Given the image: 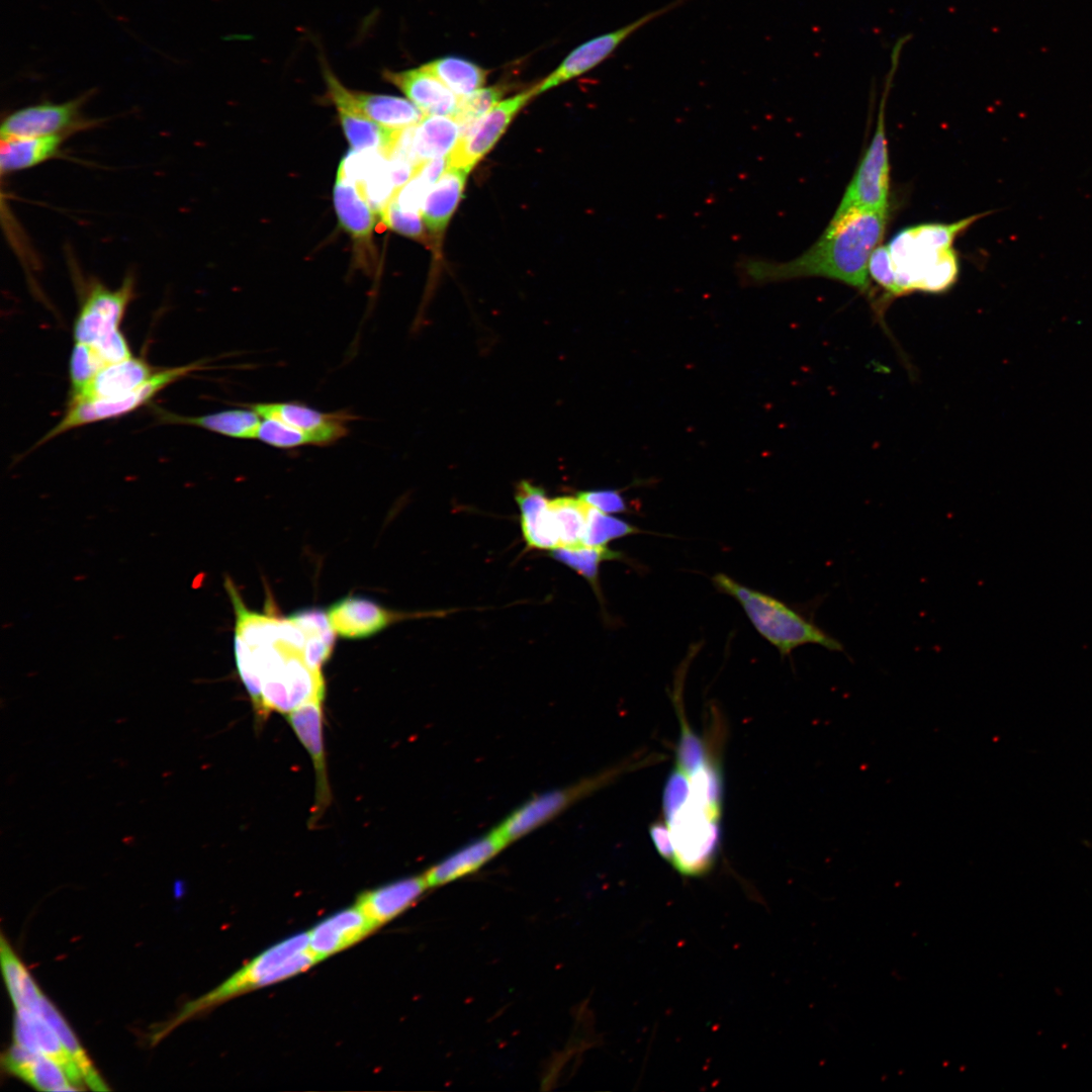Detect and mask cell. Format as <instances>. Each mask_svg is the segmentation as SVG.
Listing matches in <instances>:
<instances>
[{
    "label": "cell",
    "mask_w": 1092,
    "mask_h": 1092,
    "mask_svg": "<svg viewBox=\"0 0 1092 1092\" xmlns=\"http://www.w3.org/2000/svg\"><path fill=\"white\" fill-rule=\"evenodd\" d=\"M712 581L720 593L739 603L755 630L782 656H789L796 648L806 644H817L832 652H844L839 640L786 603L743 585L724 573H717Z\"/></svg>",
    "instance_id": "4"
},
{
    "label": "cell",
    "mask_w": 1092,
    "mask_h": 1092,
    "mask_svg": "<svg viewBox=\"0 0 1092 1092\" xmlns=\"http://www.w3.org/2000/svg\"><path fill=\"white\" fill-rule=\"evenodd\" d=\"M3 1069L10 1075L41 1091L79 1090L64 1070L52 1059L13 1042L1 1058Z\"/></svg>",
    "instance_id": "27"
},
{
    "label": "cell",
    "mask_w": 1092,
    "mask_h": 1092,
    "mask_svg": "<svg viewBox=\"0 0 1092 1092\" xmlns=\"http://www.w3.org/2000/svg\"><path fill=\"white\" fill-rule=\"evenodd\" d=\"M324 696L322 670L311 668L302 655H294L262 684V715L271 711L288 714L307 702L323 701Z\"/></svg>",
    "instance_id": "12"
},
{
    "label": "cell",
    "mask_w": 1092,
    "mask_h": 1092,
    "mask_svg": "<svg viewBox=\"0 0 1092 1092\" xmlns=\"http://www.w3.org/2000/svg\"><path fill=\"white\" fill-rule=\"evenodd\" d=\"M335 210L342 229L352 238L356 251L373 256L375 215L360 185L339 166L333 191Z\"/></svg>",
    "instance_id": "16"
},
{
    "label": "cell",
    "mask_w": 1092,
    "mask_h": 1092,
    "mask_svg": "<svg viewBox=\"0 0 1092 1092\" xmlns=\"http://www.w3.org/2000/svg\"><path fill=\"white\" fill-rule=\"evenodd\" d=\"M201 368L200 362H195L156 371L144 384L121 399L69 401L63 418L39 440L36 446L43 445L70 430L131 413L149 402L170 384Z\"/></svg>",
    "instance_id": "7"
},
{
    "label": "cell",
    "mask_w": 1092,
    "mask_h": 1092,
    "mask_svg": "<svg viewBox=\"0 0 1092 1092\" xmlns=\"http://www.w3.org/2000/svg\"><path fill=\"white\" fill-rule=\"evenodd\" d=\"M601 780L602 777L536 795L514 810L494 830L509 844L559 815L575 800L595 789Z\"/></svg>",
    "instance_id": "14"
},
{
    "label": "cell",
    "mask_w": 1092,
    "mask_h": 1092,
    "mask_svg": "<svg viewBox=\"0 0 1092 1092\" xmlns=\"http://www.w3.org/2000/svg\"><path fill=\"white\" fill-rule=\"evenodd\" d=\"M262 419H276L301 431L312 445L326 446L344 438L356 417L349 412L324 413L300 402H259L244 404Z\"/></svg>",
    "instance_id": "13"
},
{
    "label": "cell",
    "mask_w": 1092,
    "mask_h": 1092,
    "mask_svg": "<svg viewBox=\"0 0 1092 1092\" xmlns=\"http://www.w3.org/2000/svg\"><path fill=\"white\" fill-rule=\"evenodd\" d=\"M256 439L281 449L312 445L309 437L301 431L271 418H265L261 421Z\"/></svg>",
    "instance_id": "41"
},
{
    "label": "cell",
    "mask_w": 1092,
    "mask_h": 1092,
    "mask_svg": "<svg viewBox=\"0 0 1092 1092\" xmlns=\"http://www.w3.org/2000/svg\"><path fill=\"white\" fill-rule=\"evenodd\" d=\"M332 85L354 109L385 127L405 130L419 124L426 116L411 100L350 90L337 77L333 78Z\"/></svg>",
    "instance_id": "22"
},
{
    "label": "cell",
    "mask_w": 1092,
    "mask_h": 1092,
    "mask_svg": "<svg viewBox=\"0 0 1092 1092\" xmlns=\"http://www.w3.org/2000/svg\"><path fill=\"white\" fill-rule=\"evenodd\" d=\"M686 0H674L648 12L616 30L594 37L575 48L560 65L534 87L536 96L576 78L609 58L629 36L655 18L680 6Z\"/></svg>",
    "instance_id": "10"
},
{
    "label": "cell",
    "mask_w": 1092,
    "mask_h": 1092,
    "mask_svg": "<svg viewBox=\"0 0 1092 1092\" xmlns=\"http://www.w3.org/2000/svg\"><path fill=\"white\" fill-rule=\"evenodd\" d=\"M428 889L424 874L406 877L363 892L355 905L378 928L412 907Z\"/></svg>",
    "instance_id": "23"
},
{
    "label": "cell",
    "mask_w": 1092,
    "mask_h": 1092,
    "mask_svg": "<svg viewBox=\"0 0 1092 1092\" xmlns=\"http://www.w3.org/2000/svg\"><path fill=\"white\" fill-rule=\"evenodd\" d=\"M458 97L482 88L487 72L480 66L457 57H444L423 65Z\"/></svg>",
    "instance_id": "35"
},
{
    "label": "cell",
    "mask_w": 1092,
    "mask_h": 1092,
    "mask_svg": "<svg viewBox=\"0 0 1092 1092\" xmlns=\"http://www.w3.org/2000/svg\"><path fill=\"white\" fill-rule=\"evenodd\" d=\"M378 212L383 224L392 231L428 247L436 245L430 234L425 231L422 214L402 209L392 196Z\"/></svg>",
    "instance_id": "38"
},
{
    "label": "cell",
    "mask_w": 1092,
    "mask_h": 1092,
    "mask_svg": "<svg viewBox=\"0 0 1092 1092\" xmlns=\"http://www.w3.org/2000/svg\"><path fill=\"white\" fill-rule=\"evenodd\" d=\"M246 406V405H245ZM234 408L203 416H178L160 413L161 420L169 424L193 426L237 439H256L261 417L252 408Z\"/></svg>",
    "instance_id": "31"
},
{
    "label": "cell",
    "mask_w": 1092,
    "mask_h": 1092,
    "mask_svg": "<svg viewBox=\"0 0 1092 1092\" xmlns=\"http://www.w3.org/2000/svg\"><path fill=\"white\" fill-rule=\"evenodd\" d=\"M134 277L128 274L115 289L99 281L87 284L75 320V342L96 345L120 331L126 308L134 297Z\"/></svg>",
    "instance_id": "8"
},
{
    "label": "cell",
    "mask_w": 1092,
    "mask_h": 1092,
    "mask_svg": "<svg viewBox=\"0 0 1092 1092\" xmlns=\"http://www.w3.org/2000/svg\"><path fill=\"white\" fill-rule=\"evenodd\" d=\"M461 135V126L454 117L426 115L423 120L405 129L395 154L407 159L417 169L429 161L447 157Z\"/></svg>",
    "instance_id": "15"
},
{
    "label": "cell",
    "mask_w": 1092,
    "mask_h": 1092,
    "mask_svg": "<svg viewBox=\"0 0 1092 1092\" xmlns=\"http://www.w3.org/2000/svg\"><path fill=\"white\" fill-rule=\"evenodd\" d=\"M639 532L636 526L588 506L583 545L607 546L612 540Z\"/></svg>",
    "instance_id": "37"
},
{
    "label": "cell",
    "mask_w": 1092,
    "mask_h": 1092,
    "mask_svg": "<svg viewBox=\"0 0 1092 1092\" xmlns=\"http://www.w3.org/2000/svg\"><path fill=\"white\" fill-rule=\"evenodd\" d=\"M548 507L558 548L583 545L588 505L578 496H559Z\"/></svg>",
    "instance_id": "34"
},
{
    "label": "cell",
    "mask_w": 1092,
    "mask_h": 1092,
    "mask_svg": "<svg viewBox=\"0 0 1092 1092\" xmlns=\"http://www.w3.org/2000/svg\"><path fill=\"white\" fill-rule=\"evenodd\" d=\"M87 92L74 99L54 103L40 102L24 106L7 114L1 123V140L54 134L71 135L77 130L97 123L83 115L82 108L90 97Z\"/></svg>",
    "instance_id": "9"
},
{
    "label": "cell",
    "mask_w": 1092,
    "mask_h": 1092,
    "mask_svg": "<svg viewBox=\"0 0 1092 1092\" xmlns=\"http://www.w3.org/2000/svg\"><path fill=\"white\" fill-rule=\"evenodd\" d=\"M0 962L4 982L14 1008H26L33 1011L43 993L3 933L0 937Z\"/></svg>",
    "instance_id": "33"
},
{
    "label": "cell",
    "mask_w": 1092,
    "mask_h": 1092,
    "mask_svg": "<svg viewBox=\"0 0 1092 1092\" xmlns=\"http://www.w3.org/2000/svg\"><path fill=\"white\" fill-rule=\"evenodd\" d=\"M536 96L534 87L499 101L464 131L448 155V167L469 173L493 148L517 113Z\"/></svg>",
    "instance_id": "11"
},
{
    "label": "cell",
    "mask_w": 1092,
    "mask_h": 1092,
    "mask_svg": "<svg viewBox=\"0 0 1092 1092\" xmlns=\"http://www.w3.org/2000/svg\"><path fill=\"white\" fill-rule=\"evenodd\" d=\"M505 91L506 89L502 85L491 86L480 88L465 97H461L458 110L454 115V118L461 126V134L495 106Z\"/></svg>",
    "instance_id": "39"
},
{
    "label": "cell",
    "mask_w": 1092,
    "mask_h": 1092,
    "mask_svg": "<svg viewBox=\"0 0 1092 1092\" xmlns=\"http://www.w3.org/2000/svg\"><path fill=\"white\" fill-rule=\"evenodd\" d=\"M515 497L520 509L522 532L528 546L547 550L558 548L549 513V499L543 488L522 480L517 485Z\"/></svg>",
    "instance_id": "28"
},
{
    "label": "cell",
    "mask_w": 1092,
    "mask_h": 1092,
    "mask_svg": "<svg viewBox=\"0 0 1092 1092\" xmlns=\"http://www.w3.org/2000/svg\"><path fill=\"white\" fill-rule=\"evenodd\" d=\"M383 78L397 87L426 115L454 117L460 97L424 66L405 71L386 70Z\"/></svg>",
    "instance_id": "20"
},
{
    "label": "cell",
    "mask_w": 1092,
    "mask_h": 1092,
    "mask_svg": "<svg viewBox=\"0 0 1092 1092\" xmlns=\"http://www.w3.org/2000/svg\"><path fill=\"white\" fill-rule=\"evenodd\" d=\"M983 212L952 223L911 226L888 245L899 296L912 291L941 292L957 280L959 264L952 243Z\"/></svg>",
    "instance_id": "2"
},
{
    "label": "cell",
    "mask_w": 1092,
    "mask_h": 1092,
    "mask_svg": "<svg viewBox=\"0 0 1092 1092\" xmlns=\"http://www.w3.org/2000/svg\"><path fill=\"white\" fill-rule=\"evenodd\" d=\"M376 928L354 905L327 917L307 931L309 948L321 962L357 943Z\"/></svg>",
    "instance_id": "21"
},
{
    "label": "cell",
    "mask_w": 1092,
    "mask_h": 1092,
    "mask_svg": "<svg viewBox=\"0 0 1092 1092\" xmlns=\"http://www.w3.org/2000/svg\"><path fill=\"white\" fill-rule=\"evenodd\" d=\"M33 1011L41 1015L55 1030L80 1070L86 1087L93 1091L109 1090L66 1019L44 994Z\"/></svg>",
    "instance_id": "32"
},
{
    "label": "cell",
    "mask_w": 1092,
    "mask_h": 1092,
    "mask_svg": "<svg viewBox=\"0 0 1092 1092\" xmlns=\"http://www.w3.org/2000/svg\"><path fill=\"white\" fill-rule=\"evenodd\" d=\"M328 619L336 634L346 639H363L385 629L398 620L414 615L391 612L362 597H345L327 610Z\"/></svg>",
    "instance_id": "17"
},
{
    "label": "cell",
    "mask_w": 1092,
    "mask_h": 1092,
    "mask_svg": "<svg viewBox=\"0 0 1092 1092\" xmlns=\"http://www.w3.org/2000/svg\"><path fill=\"white\" fill-rule=\"evenodd\" d=\"M869 274L887 292L888 298L899 296L894 268L888 246H878L869 261Z\"/></svg>",
    "instance_id": "43"
},
{
    "label": "cell",
    "mask_w": 1092,
    "mask_h": 1092,
    "mask_svg": "<svg viewBox=\"0 0 1092 1092\" xmlns=\"http://www.w3.org/2000/svg\"><path fill=\"white\" fill-rule=\"evenodd\" d=\"M13 1041L52 1059L79 1090L86 1086L80 1070L57 1033L37 1012L26 1008H15Z\"/></svg>",
    "instance_id": "18"
},
{
    "label": "cell",
    "mask_w": 1092,
    "mask_h": 1092,
    "mask_svg": "<svg viewBox=\"0 0 1092 1092\" xmlns=\"http://www.w3.org/2000/svg\"><path fill=\"white\" fill-rule=\"evenodd\" d=\"M906 39V37L899 39L893 49L892 68L879 106L875 133L832 218H837L852 210L889 212L890 162L885 108L895 69Z\"/></svg>",
    "instance_id": "5"
},
{
    "label": "cell",
    "mask_w": 1092,
    "mask_h": 1092,
    "mask_svg": "<svg viewBox=\"0 0 1092 1092\" xmlns=\"http://www.w3.org/2000/svg\"><path fill=\"white\" fill-rule=\"evenodd\" d=\"M551 556L587 579L597 592L599 588L600 564L606 560L620 558L621 553L613 551L607 546L580 545L555 548L552 550Z\"/></svg>",
    "instance_id": "36"
},
{
    "label": "cell",
    "mask_w": 1092,
    "mask_h": 1092,
    "mask_svg": "<svg viewBox=\"0 0 1092 1092\" xmlns=\"http://www.w3.org/2000/svg\"><path fill=\"white\" fill-rule=\"evenodd\" d=\"M707 760L701 739L689 727H682L676 749V767L690 776Z\"/></svg>",
    "instance_id": "42"
},
{
    "label": "cell",
    "mask_w": 1092,
    "mask_h": 1092,
    "mask_svg": "<svg viewBox=\"0 0 1092 1092\" xmlns=\"http://www.w3.org/2000/svg\"><path fill=\"white\" fill-rule=\"evenodd\" d=\"M107 365L92 346L75 342L70 358L71 395L78 393Z\"/></svg>",
    "instance_id": "40"
},
{
    "label": "cell",
    "mask_w": 1092,
    "mask_h": 1092,
    "mask_svg": "<svg viewBox=\"0 0 1092 1092\" xmlns=\"http://www.w3.org/2000/svg\"><path fill=\"white\" fill-rule=\"evenodd\" d=\"M889 212L852 210L831 218L823 234L800 257L785 263L748 260L742 269L757 283L798 277H825L872 295L869 261L881 242Z\"/></svg>",
    "instance_id": "1"
},
{
    "label": "cell",
    "mask_w": 1092,
    "mask_h": 1092,
    "mask_svg": "<svg viewBox=\"0 0 1092 1092\" xmlns=\"http://www.w3.org/2000/svg\"><path fill=\"white\" fill-rule=\"evenodd\" d=\"M318 962L309 948L307 932L289 936L256 956L208 993L186 1003L153 1034L152 1042L157 1043L181 1023L224 1001L294 977Z\"/></svg>",
    "instance_id": "3"
},
{
    "label": "cell",
    "mask_w": 1092,
    "mask_h": 1092,
    "mask_svg": "<svg viewBox=\"0 0 1092 1092\" xmlns=\"http://www.w3.org/2000/svg\"><path fill=\"white\" fill-rule=\"evenodd\" d=\"M507 845L494 829L467 843L424 873L429 888L440 887L475 873Z\"/></svg>",
    "instance_id": "25"
},
{
    "label": "cell",
    "mask_w": 1092,
    "mask_h": 1092,
    "mask_svg": "<svg viewBox=\"0 0 1092 1092\" xmlns=\"http://www.w3.org/2000/svg\"><path fill=\"white\" fill-rule=\"evenodd\" d=\"M650 836L659 854L671 863L674 849L667 824L663 822L653 824L650 827Z\"/></svg>",
    "instance_id": "46"
},
{
    "label": "cell",
    "mask_w": 1092,
    "mask_h": 1092,
    "mask_svg": "<svg viewBox=\"0 0 1092 1092\" xmlns=\"http://www.w3.org/2000/svg\"><path fill=\"white\" fill-rule=\"evenodd\" d=\"M577 496L588 506L606 514H619L628 511L624 497L614 489L581 491Z\"/></svg>",
    "instance_id": "45"
},
{
    "label": "cell",
    "mask_w": 1092,
    "mask_h": 1092,
    "mask_svg": "<svg viewBox=\"0 0 1092 1092\" xmlns=\"http://www.w3.org/2000/svg\"><path fill=\"white\" fill-rule=\"evenodd\" d=\"M467 175L462 169L448 167L427 194L421 214L436 244L462 197Z\"/></svg>",
    "instance_id": "29"
},
{
    "label": "cell",
    "mask_w": 1092,
    "mask_h": 1092,
    "mask_svg": "<svg viewBox=\"0 0 1092 1092\" xmlns=\"http://www.w3.org/2000/svg\"><path fill=\"white\" fill-rule=\"evenodd\" d=\"M68 136V134H54L1 140V174L8 175L27 170L56 158Z\"/></svg>",
    "instance_id": "30"
},
{
    "label": "cell",
    "mask_w": 1092,
    "mask_h": 1092,
    "mask_svg": "<svg viewBox=\"0 0 1092 1092\" xmlns=\"http://www.w3.org/2000/svg\"><path fill=\"white\" fill-rule=\"evenodd\" d=\"M322 702L320 700L307 702L286 714L287 720L298 739L308 750L315 769V802L312 808L310 825L317 821L331 802L323 743Z\"/></svg>",
    "instance_id": "19"
},
{
    "label": "cell",
    "mask_w": 1092,
    "mask_h": 1092,
    "mask_svg": "<svg viewBox=\"0 0 1092 1092\" xmlns=\"http://www.w3.org/2000/svg\"><path fill=\"white\" fill-rule=\"evenodd\" d=\"M335 104L344 133L355 152L372 151L390 158L404 130L385 127L358 112L339 94L329 92Z\"/></svg>",
    "instance_id": "26"
},
{
    "label": "cell",
    "mask_w": 1092,
    "mask_h": 1092,
    "mask_svg": "<svg viewBox=\"0 0 1092 1092\" xmlns=\"http://www.w3.org/2000/svg\"><path fill=\"white\" fill-rule=\"evenodd\" d=\"M720 817L689 797L665 820L674 849L671 864L680 874L700 876L711 869L720 845Z\"/></svg>",
    "instance_id": "6"
},
{
    "label": "cell",
    "mask_w": 1092,
    "mask_h": 1092,
    "mask_svg": "<svg viewBox=\"0 0 1092 1092\" xmlns=\"http://www.w3.org/2000/svg\"><path fill=\"white\" fill-rule=\"evenodd\" d=\"M690 778L675 767L668 777L663 790V814L671 817L689 799Z\"/></svg>",
    "instance_id": "44"
},
{
    "label": "cell",
    "mask_w": 1092,
    "mask_h": 1092,
    "mask_svg": "<svg viewBox=\"0 0 1092 1092\" xmlns=\"http://www.w3.org/2000/svg\"><path fill=\"white\" fill-rule=\"evenodd\" d=\"M153 368L143 358L128 359L102 368L69 401L117 400L144 384L153 374Z\"/></svg>",
    "instance_id": "24"
}]
</instances>
